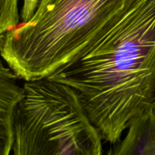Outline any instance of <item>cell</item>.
<instances>
[{
  "instance_id": "obj_6",
  "label": "cell",
  "mask_w": 155,
  "mask_h": 155,
  "mask_svg": "<svg viewBox=\"0 0 155 155\" xmlns=\"http://www.w3.org/2000/svg\"><path fill=\"white\" fill-rule=\"evenodd\" d=\"M21 22L18 0H0V36Z\"/></svg>"
},
{
  "instance_id": "obj_1",
  "label": "cell",
  "mask_w": 155,
  "mask_h": 155,
  "mask_svg": "<svg viewBox=\"0 0 155 155\" xmlns=\"http://www.w3.org/2000/svg\"><path fill=\"white\" fill-rule=\"evenodd\" d=\"M155 63V0H127L80 56L48 78L78 95L110 144L150 108Z\"/></svg>"
},
{
  "instance_id": "obj_7",
  "label": "cell",
  "mask_w": 155,
  "mask_h": 155,
  "mask_svg": "<svg viewBox=\"0 0 155 155\" xmlns=\"http://www.w3.org/2000/svg\"><path fill=\"white\" fill-rule=\"evenodd\" d=\"M39 0H24L21 12V21H27L31 18Z\"/></svg>"
},
{
  "instance_id": "obj_4",
  "label": "cell",
  "mask_w": 155,
  "mask_h": 155,
  "mask_svg": "<svg viewBox=\"0 0 155 155\" xmlns=\"http://www.w3.org/2000/svg\"><path fill=\"white\" fill-rule=\"evenodd\" d=\"M18 80L0 60V155H10L13 148L15 111L24 92Z\"/></svg>"
},
{
  "instance_id": "obj_2",
  "label": "cell",
  "mask_w": 155,
  "mask_h": 155,
  "mask_svg": "<svg viewBox=\"0 0 155 155\" xmlns=\"http://www.w3.org/2000/svg\"><path fill=\"white\" fill-rule=\"evenodd\" d=\"M127 0H39L30 19L0 36V56L24 82L48 78L98 37Z\"/></svg>"
},
{
  "instance_id": "obj_3",
  "label": "cell",
  "mask_w": 155,
  "mask_h": 155,
  "mask_svg": "<svg viewBox=\"0 0 155 155\" xmlns=\"http://www.w3.org/2000/svg\"><path fill=\"white\" fill-rule=\"evenodd\" d=\"M13 155H102V138L77 92L48 78L24 82Z\"/></svg>"
},
{
  "instance_id": "obj_8",
  "label": "cell",
  "mask_w": 155,
  "mask_h": 155,
  "mask_svg": "<svg viewBox=\"0 0 155 155\" xmlns=\"http://www.w3.org/2000/svg\"><path fill=\"white\" fill-rule=\"evenodd\" d=\"M150 110L155 116V63L150 89Z\"/></svg>"
},
{
  "instance_id": "obj_5",
  "label": "cell",
  "mask_w": 155,
  "mask_h": 155,
  "mask_svg": "<svg viewBox=\"0 0 155 155\" xmlns=\"http://www.w3.org/2000/svg\"><path fill=\"white\" fill-rule=\"evenodd\" d=\"M106 155H155V116L150 108L134 118Z\"/></svg>"
}]
</instances>
